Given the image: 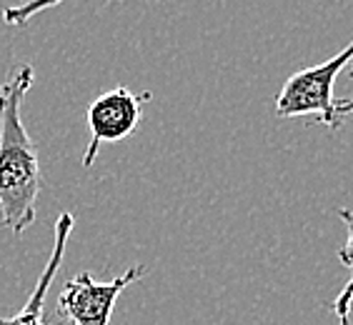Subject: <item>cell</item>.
<instances>
[{
    "mask_svg": "<svg viewBox=\"0 0 353 325\" xmlns=\"http://www.w3.org/2000/svg\"><path fill=\"white\" fill-rule=\"evenodd\" d=\"M35 81V70L21 65L0 85V225L15 235L33 225L41 196V160L23 125V98Z\"/></svg>",
    "mask_w": 353,
    "mask_h": 325,
    "instance_id": "6da1fadb",
    "label": "cell"
},
{
    "mask_svg": "<svg viewBox=\"0 0 353 325\" xmlns=\"http://www.w3.org/2000/svg\"><path fill=\"white\" fill-rule=\"evenodd\" d=\"M353 61V41L339 55L328 58L321 65L303 68L293 73L283 83L279 98H276V116L279 118H313L323 123L328 130H339L343 125L336 116V101H333V83L339 73Z\"/></svg>",
    "mask_w": 353,
    "mask_h": 325,
    "instance_id": "7a4b0ae2",
    "label": "cell"
},
{
    "mask_svg": "<svg viewBox=\"0 0 353 325\" xmlns=\"http://www.w3.org/2000/svg\"><path fill=\"white\" fill-rule=\"evenodd\" d=\"M145 275H148V265H136L118 278L103 283V280H95L88 271H81L63 283L58 295V313L63 320L73 325H110L121 293Z\"/></svg>",
    "mask_w": 353,
    "mask_h": 325,
    "instance_id": "3957f363",
    "label": "cell"
},
{
    "mask_svg": "<svg viewBox=\"0 0 353 325\" xmlns=\"http://www.w3.org/2000/svg\"><path fill=\"white\" fill-rule=\"evenodd\" d=\"M150 101V93H133L130 88H116L98 95L88 105L90 140L83 153V168H93L103 143H118L136 133L143 116V105Z\"/></svg>",
    "mask_w": 353,
    "mask_h": 325,
    "instance_id": "277c9868",
    "label": "cell"
},
{
    "mask_svg": "<svg viewBox=\"0 0 353 325\" xmlns=\"http://www.w3.org/2000/svg\"><path fill=\"white\" fill-rule=\"evenodd\" d=\"M75 228V218L70 213H61L58 216V223H55V240H53V251L48 258L46 268H43L41 278L35 283L33 293L28 303L21 308V313H15L10 318H0V325H50L46 315V298L48 291L53 288L55 273L61 271L63 255H65V248H68V238Z\"/></svg>",
    "mask_w": 353,
    "mask_h": 325,
    "instance_id": "5b68a950",
    "label": "cell"
},
{
    "mask_svg": "<svg viewBox=\"0 0 353 325\" xmlns=\"http://www.w3.org/2000/svg\"><path fill=\"white\" fill-rule=\"evenodd\" d=\"M336 213H339V218L346 223V231H348L346 245L339 251V260L346 265L348 280H346V285L341 288L339 295L333 298V303H328V308H331L333 315L339 318L341 325H351V311H353V210L339 208Z\"/></svg>",
    "mask_w": 353,
    "mask_h": 325,
    "instance_id": "8992f818",
    "label": "cell"
},
{
    "mask_svg": "<svg viewBox=\"0 0 353 325\" xmlns=\"http://www.w3.org/2000/svg\"><path fill=\"white\" fill-rule=\"evenodd\" d=\"M63 0H28L23 6H10L3 10V21L8 25H15V28H23L33 15L43 13V10H50V8L61 6Z\"/></svg>",
    "mask_w": 353,
    "mask_h": 325,
    "instance_id": "52a82bcc",
    "label": "cell"
},
{
    "mask_svg": "<svg viewBox=\"0 0 353 325\" xmlns=\"http://www.w3.org/2000/svg\"><path fill=\"white\" fill-rule=\"evenodd\" d=\"M336 116L343 120L346 116H353V98H343V101H336Z\"/></svg>",
    "mask_w": 353,
    "mask_h": 325,
    "instance_id": "ba28073f",
    "label": "cell"
},
{
    "mask_svg": "<svg viewBox=\"0 0 353 325\" xmlns=\"http://www.w3.org/2000/svg\"><path fill=\"white\" fill-rule=\"evenodd\" d=\"M348 73H351V75H353V61H351V68H348Z\"/></svg>",
    "mask_w": 353,
    "mask_h": 325,
    "instance_id": "9c48e42d",
    "label": "cell"
}]
</instances>
